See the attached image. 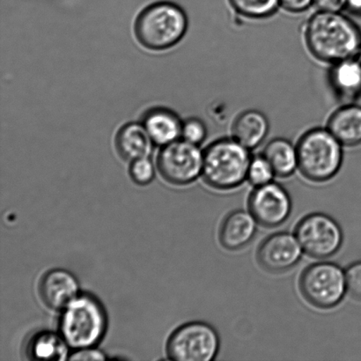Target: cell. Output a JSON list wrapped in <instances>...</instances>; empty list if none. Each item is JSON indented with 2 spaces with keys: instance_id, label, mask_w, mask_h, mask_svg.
Masks as SVG:
<instances>
[{
  "instance_id": "9a60e30c",
  "label": "cell",
  "mask_w": 361,
  "mask_h": 361,
  "mask_svg": "<svg viewBox=\"0 0 361 361\" xmlns=\"http://www.w3.org/2000/svg\"><path fill=\"white\" fill-rule=\"evenodd\" d=\"M327 129L345 147L361 145V105L348 102L336 109L329 118Z\"/></svg>"
},
{
  "instance_id": "83f0119b",
  "label": "cell",
  "mask_w": 361,
  "mask_h": 361,
  "mask_svg": "<svg viewBox=\"0 0 361 361\" xmlns=\"http://www.w3.org/2000/svg\"><path fill=\"white\" fill-rule=\"evenodd\" d=\"M317 11L342 12L345 8V0H314Z\"/></svg>"
},
{
  "instance_id": "52a82bcc",
  "label": "cell",
  "mask_w": 361,
  "mask_h": 361,
  "mask_svg": "<svg viewBox=\"0 0 361 361\" xmlns=\"http://www.w3.org/2000/svg\"><path fill=\"white\" fill-rule=\"evenodd\" d=\"M221 349V338L211 324L190 322L173 332L167 343L169 358L176 361H212Z\"/></svg>"
},
{
  "instance_id": "2e32d148",
  "label": "cell",
  "mask_w": 361,
  "mask_h": 361,
  "mask_svg": "<svg viewBox=\"0 0 361 361\" xmlns=\"http://www.w3.org/2000/svg\"><path fill=\"white\" fill-rule=\"evenodd\" d=\"M329 81L338 97L353 102L361 97V66L355 58L331 65Z\"/></svg>"
},
{
  "instance_id": "d6986e66",
  "label": "cell",
  "mask_w": 361,
  "mask_h": 361,
  "mask_svg": "<svg viewBox=\"0 0 361 361\" xmlns=\"http://www.w3.org/2000/svg\"><path fill=\"white\" fill-rule=\"evenodd\" d=\"M262 154L270 162L278 178H288L298 171L296 145L285 137H276L269 141Z\"/></svg>"
},
{
  "instance_id": "8992f818",
  "label": "cell",
  "mask_w": 361,
  "mask_h": 361,
  "mask_svg": "<svg viewBox=\"0 0 361 361\" xmlns=\"http://www.w3.org/2000/svg\"><path fill=\"white\" fill-rule=\"evenodd\" d=\"M299 288L304 299L317 309H334L348 293L345 271L332 262H318L302 272Z\"/></svg>"
},
{
  "instance_id": "484cf974",
  "label": "cell",
  "mask_w": 361,
  "mask_h": 361,
  "mask_svg": "<svg viewBox=\"0 0 361 361\" xmlns=\"http://www.w3.org/2000/svg\"><path fill=\"white\" fill-rule=\"evenodd\" d=\"M279 4L286 12L298 14L306 12L314 6V0H279Z\"/></svg>"
},
{
  "instance_id": "6da1fadb",
  "label": "cell",
  "mask_w": 361,
  "mask_h": 361,
  "mask_svg": "<svg viewBox=\"0 0 361 361\" xmlns=\"http://www.w3.org/2000/svg\"><path fill=\"white\" fill-rule=\"evenodd\" d=\"M304 41L314 59L331 66L355 58L361 49V28L342 12L317 11L307 20Z\"/></svg>"
},
{
  "instance_id": "7c38bea8",
  "label": "cell",
  "mask_w": 361,
  "mask_h": 361,
  "mask_svg": "<svg viewBox=\"0 0 361 361\" xmlns=\"http://www.w3.org/2000/svg\"><path fill=\"white\" fill-rule=\"evenodd\" d=\"M257 225L259 224L250 211L238 209L229 212L219 228V243L229 251L243 250L256 237Z\"/></svg>"
},
{
  "instance_id": "9c48e42d",
  "label": "cell",
  "mask_w": 361,
  "mask_h": 361,
  "mask_svg": "<svg viewBox=\"0 0 361 361\" xmlns=\"http://www.w3.org/2000/svg\"><path fill=\"white\" fill-rule=\"evenodd\" d=\"M159 171L167 182L187 185L203 173L204 152L200 146L184 140L166 145L159 154Z\"/></svg>"
},
{
  "instance_id": "5bb4252c",
  "label": "cell",
  "mask_w": 361,
  "mask_h": 361,
  "mask_svg": "<svg viewBox=\"0 0 361 361\" xmlns=\"http://www.w3.org/2000/svg\"><path fill=\"white\" fill-rule=\"evenodd\" d=\"M270 132V122L258 109H246L232 123L231 137L251 151L259 147Z\"/></svg>"
},
{
  "instance_id": "4316f807",
  "label": "cell",
  "mask_w": 361,
  "mask_h": 361,
  "mask_svg": "<svg viewBox=\"0 0 361 361\" xmlns=\"http://www.w3.org/2000/svg\"><path fill=\"white\" fill-rule=\"evenodd\" d=\"M105 359L104 353L94 348L77 349L76 352L69 357L71 360H104Z\"/></svg>"
},
{
  "instance_id": "7a4b0ae2",
  "label": "cell",
  "mask_w": 361,
  "mask_h": 361,
  "mask_svg": "<svg viewBox=\"0 0 361 361\" xmlns=\"http://www.w3.org/2000/svg\"><path fill=\"white\" fill-rule=\"evenodd\" d=\"M298 171L314 183L334 179L344 161V146L327 127H314L300 136L296 144Z\"/></svg>"
},
{
  "instance_id": "7402d4cb",
  "label": "cell",
  "mask_w": 361,
  "mask_h": 361,
  "mask_svg": "<svg viewBox=\"0 0 361 361\" xmlns=\"http://www.w3.org/2000/svg\"><path fill=\"white\" fill-rule=\"evenodd\" d=\"M275 178L274 169L264 155L263 154L252 155L249 169H247V182L256 188L274 182Z\"/></svg>"
},
{
  "instance_id": "603a6c76",
  "label": "cell",
  "mask_w": 361,
  "mask_h": 361,
  "mask_svg": "<svg viewBox=\"0 0 361 361\" xmlns=\"http://www.w3.org/2000/svg\"><path fill=\"white\" fill-rule=\"evenodd\" d=\"M207 137V127L202 120L192 118L183 123V140L200 146Z\"/></svg>"
},
{
  "instance_id": "f546056e",
  "label": "cell",
  "mask_w": 361,
  "mask_h": 361,
  "mask_svg": "<svg viewBox=\"0 0 361 361\" xmlns=\"http://www.w3.org/2000/svg\"><path fill=\"white\" fill-rule=\"evenodd\" d=\"M355 59L356 61L360 63V66H361V49H360L358 53H357V54L355 55Z\"/></svg>"
},
{
  "instance_id": "d4e9b609",
  "label": "cell",
  "mask_w": 361,
  "mask_h": 361,
  "mask_svg": "<svg viewBox=\"0 0 361 361\" xmlns=\"http://www.w3.org/2000/svg\"><path fill=\"white\" fill-rule=\"evenodd\" d=\"M345 271L348 293L361 302V261L350 264Z\"/></svg>"
},
{
  "instance_id": "ba28073f",
  "label": "cell",
  "mask_w": 361,
  "mask_h": 361,
  "mask_svg": "<svg viewBox=\"0 0 361 361\" xmlns=\"http://www.w3.org/2000/svg\"><path fill=\"white\" fill-rule=\"evenodd\" d=\"M295 235L304 254L316 259L335 256L344 243L341 225L331 216L313 212L303 217L296 225Z\"/></svg>"
},
{
  "instance_id": "3957f363",
  "label": "cell",
  "mask_w": 361,
  "mask_h": 361,
  "mask_svg": "<svg viewBox=\"0 0 361 361\" xmlns=\"http://www.w3.org/2000/svg\"><path fill=\"white\" fill-rule=\"evenodd\" d=\"M251 158V150L238 141L232 137H221L205 148L202 176L212 189L235 190L247 180Z\"/></svg>"
},
{
  "instance_id": "5b68a950",
  "label": "cell",
  "mask_w": 361,
  "mask_h": 361,
  "mask_svg": "<svg viewBox=\"0 0 361 361\" xmlns=\"http://www.w3.org/2000/svg\"><path fill=\"white\" fill-rule=\"evenodd\" d=\"M188 18L180 6L158 2L147 6L136 20L135 34L145 47L162 51L178 44L186 34Z\"/></svg>"
},
{
  "instance_id": "e0dca14e",
  "label": "cell",
  "mask_w": 361,
  "mask_h": 361,
  "mask_svg": "<svg viewBox=\"0 0 361 361\" xmlns=\"http://www.w3.org/2000/svg\"><path fill=\"white\" fill-rule=\"evenodd\" d=\"M153 142L144 126L130 123L122 127L116 137L120 157L127 161L148 158L153 150Z\"/></svg>"
},
{
  "instance_id": "277c9868",
  "label": "cell",
  "mask_w": 361,
  "mask_h": 361,
  "mask_svg": "<svg viewBox=\"0 0 361 361\" xmlns=\"http://www.w3.org/2000/svg\"><path fill=\"white\" fill-rule=\"evenodd\" d=\"M60 334L69 348H94L104 338L107 317L100 302L90 295H80L63 309Z\"/></svg>"
},
{
  "instance_id": "f1b7e54d",
  "label": "cell",
  "mask_w": 361,
  "mask_h": 361,
  "mask_svg": "<svg viewBox=\"0 0 361 361\" xmlns=\"http://www.w3.org/2000/svg\"><path fill=\"white\" fill-rule=\"evenodd\" d=\"M351 16L361 19V0H345V8Z\"/></svg>"
},
{
  "instance_id": "8fae6325",
  "label": "cell",
  "mask_w": 361,
  "mask_h": 361,
  "mask_svg": "<svg viewBox=\"0 0 361 361\" xmlns=\"http://www.w3.org/2000/svg\"><path fill=\"white\" fill-rule=\"evenodd\" d=\"M303 253L295 235L278 232L261 243L257 251V260L264 271L281 274L295 268L302 260Z\"/></svg>"
},
{
  "instance_id": "4fadbf2b",
  "label": "cell",
  "mask_w": 361,
  "mask_h": 361,
  "mask_svg": "<svg viewBox=\"0 0 361 361\" xmlns=\"http://www.w3.org/2000/svg\"><path fill=\"white\" fill-rule=\"evenodd\" d=\"M40 295L49 307L63 310L80 295L79 282L70 271L55 269L42 277Z\"/></svg>"
},
{
  "instance_id": "30bf717a",
  "label": "cell",
  "mask_w": 361,
  "mask_h": 361,
  "mask_svg": "<svg viewBox=\"0 0 361 361\" xmlns=\"http://www.w3.org/2000/svg\"><path fill=\"white\" fill-rule=\"evenodd\" d=\"M249 211L258 224L274 228L288 221L293 210L292 197L281 183L271 182L256 187L250 195Z\"/></svg>"
},
{
  "instance_id": "ac0fdd59",
  "label": "cell",
  "mask_w": 361,
  "mask_h": 361,
  "mask_svg": "<svg viewBox=\"0 0 361 361\" xmlns=\"http://www.w3.org/2000/svg\"><path fill=\"white\" fill-rule=\"evenodd\" d=\"M144 126L154 143L166 146L182 137L183 122L169 109H151L144 118Z\"/></svg>"
},
{
  "instance_id": "44dd1931",
  "label": "cell",
  "mask_w": 361,
  "mask_h": 361,
  "mask_svg": "<svg viewBox=\"0 0 361 361\" xmlns=\"http://www.w3.org/2000/svg\"><path fill=\"white\" fill-rule=\"evenodd\" d=\"M232 9L247 20L270 19L281 8L279 0H228Z\"/></svg>"
},
{
  "instance_id": "cb8c5ba5",
  "label": "cell",
  "mask_w": 361,
  "mask_h": 361,
  "mask_svg": "<svg viewBox=\"0 0 361 361\" xmlns=\"http://www.w3.org/2000/svg\"><path fill=\"white\" fill-rule=\"evenodd\" d=\"M130 174L139 185H147L154 178L155 171L153 162L148 158L139 159L132 162Z\"/></svg>"
},
{
  "instance_id": "ffe728a7",
  "label": "cell",
  "mask_w": 361,
  "mask_h": 361,
  "mask_svg": "<svg viewBox=\"0 0 361 361\" xmlns=\"http://www.w3.org/2000/svg\"><path fill=\"white\" fill-rule=\"evenodd\" d=\"M69 345L61 334L42 331L31 338L27 346V355L31 360H66Z\"/></svg>"
}]
</instances>
